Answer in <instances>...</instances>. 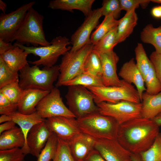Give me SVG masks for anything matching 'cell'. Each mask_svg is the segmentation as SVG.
I'll list each match as a JSON object with an SVG mask.
<instances>
[{
	"label": "cell",
	"instance_id": "37",
	"mask_svg": "<svg viewBox=\"0 0 161 161\" xmlns=\"http://www.w3.org/2000/svg\"><path fill=\"white\" fill-rule=\"evenodd\" d=\"M102 16L112 15L116 19L120 16L122 10L119 0H104L102 3Z\"/></svg>",
	"mask_w": 161,
	"mask_h": 161
},
{
	"label": "cell",
	"instance_id": "27",
	"mask_svg": "<svg viewBox=\"0 0 161 161\" xmlns=\"http://www.w3.org/2000/svg\"><path fill=\"white\" fill-rule=\"evenodd\" d=\"M80 85L87 86H104L101 77L87 72L84 71L72 79L65 83L63 86Z\"/></svg>",
	"mask_w": 161,
	"mask_h": 161
},
{
	"label": "cell",
	"instance_id": "20",
	"mask_svg": "<svg viewBox=\"0 0 161 161\" xmlns=\"http://www.w3.org/2000/svg\"><path fill=\"white\" fill-rule=\"evenodd\" d=\"M9 115L11 120L19 126L24 134L25 144L23 147L21 148L23 153L25 155L30 154V150L27 144L28 134L35 125L44 121L46 119L42 118L36 111L28 114H22L16 111Z\"/></svg>",
	"mask_w": 161,
	"mask_h": 161
},
{
	"label": "cell",
	"instance_id": "3",
	"mask_svg": "<svg viewBox=\"0 0 161 161\" xmlns=\"http://www.w3.org/2000/svg\"><path fill=\"white\" fill-rule=\"evenodd\" d=\"M76 119L81 133L95 140L117 139L120 125L112 117L98 111Z\"/></svg>",
	"mask_w": 161,
	"mask_h": 161
},
{
	"label": "cell",
	"instance_id": "6",
	"mask_svg": "<svg viewBox=\"0 0 161 161\" xmlns=\"http://www.w3.org/2000/svg\"><path fill=\"white\" fill-rule=\"evenodd\" d=\"M93 46L90 43L77 50H70L63 55L59 65L60 73L55 85L56 87L63 86L66 82L84 72L86 61Z\"/></svg>",
	"mask_w": 161,
	"mask_h": 161
},
{
	"label": "cell",
	"instance_id": "24",
	"mask_svg": "<svg viewBox=\"0 0 161 161\" xmlns=\"http://www.w3.org/2000/svg\"><path fill=\"white\" fill-rule=\"evenodd\" d=\"M25 144L24 134L20 128L16 126L0 135V150L22 148Z\"/></svg>",
	"mask_w": 161,
	"mask_h": 161
},
{
	"label": "cell",
	"instance_id": "52",
	"mask_svg": "<svg viewBox=\"0 0 161 161\" xmlns=\"http://www.w3.org/2000/svg\"><path fill=\"white\" fill-rule=\"evenodd\" d=\"M23 161H25V160H24Z\"/></svg>",
	"mask_w": 161,
	"mask_h": 161
},
{
	"label": "cell",
	"instance_id": "28",
	"mask_svg": "<svg viewBox=\"0 0 161 161\" xmlns=\"http://www.w3.org/2000/svg\"><path fill=\"white\" fill-rule=\"evenodd\" d=\"M119 20H117L112 15L106 16L102 22L91 35L90 42L93 45L110 31L117 27Z\"/></svg>",
	"mask_w": 161,
	"mask_h": 161
},
{
	"label": "cell",
	"instance_id": "42",
	"mask_svg": "<svg viewBox=\"0 0 161 161\" xmlns=\"http://www.w3.org/2000/svg\"><path fill=\"white\" fill-rule=\"evenodd\" d=\"M149 58L157 76L161 83V54L154 51L150 55Z\"/></svg>",
	"mask_w": 161,
	"mask_h": 161
},
{
	"label": "cell",
	"instance_id": "10",
	"mask_svg": "<svg viewBox=\"0 0 161 161\" xmlns=\"http://www.w3.org/2000/svg\"><path fill=\"white\" fill-rule=\"evenodd\" d=\"M36 112L44 119L58 116L76 118L64 104L56 87L40 101L36 107Z\"/></svg>",
	"mask_w": 161,
	"mask_h": 161
},
{
	"label": "cell",
	"instance_id": "38",
	"mask_svg": "<svg viewBox=\"0 0 161 161\" xmlns=\"http://www.w3.org/2000/svg\"><path fill=\"white\" fill-rule=\"evenodd\" d=\"M52 161H75L67 143L58 138L57 151Z\"/></svg>",
	"mask_w": 161,
	"mask_h": 161
},
{
	"label": "cell",
	"instance_id": "33",
	"mask_svg": "<svg viewBox=\"0 0 161 161\" xmlns=\"http://www.w3.org/2000/svg\"><path fill=\"white\" fill-rule=\"evenodd\" d=\"M84 71L101 77L102 65L100 55L93 49L86 61Z\"/></svg>",
	"mask_w": 161,
	"mask_h": 161
},
{
	"label": "cell",
	"instance_id": "21",
	"mask_svg": "<svg viewBox=\"0 0 161 161\" xmlns=\"http://www.w3.org/2000/svg\"><path fill=\"white\" fill-rule=\"evenodd\" d=\"M94 0H53L50 1L48 7L53 10H61L72 12L74 10L81 11L86 17L92 12Z\"/></svg>",
	"mask_w": 161,
	"mask_h": 161
},
{
	"label": "cell",
	"instance_id": "19",
	"mask_svg": "<svg viewBox=\"0 0 161 161\" xmlns=\"http://www.w3.org/2000/svg\"><path fill=\"white\" fill-rule=\"evenodd\" d=\"M95 143V139L81 133L68 143L75 161H81L94 149Z\"/></svg>",
	"mask_w": 161,
	"mask_h": 161
},
{
	"label": "cell",
	"instance_id": "50",
	"mask_svg": "<svg viewBox=\"0 0 161 161\" xmlns=\"http://www.w3.org/2000/svg\"><path fill=\"white\" fill-rule=\"evenodd\" d=\"M132 161H143L139 154H131Z\"/></svg>",
	"mask_w": 161,
	"mask_h": 161
},
{
	"label": "cell",
	"instance_id": "23",
	"mask_svg": "<svg viewBox=\"0 0 161 161\" xmlns=\"http://www.w3.org/2000/svg\"><path fill=\"white\" fill-rule=\"evenodd\" d=\"M141 102L142 117L151 119L161 112V92L156 95L144 92Z\"/></svg>",
	"mask_w": 161,
	"mask_h": 161
},
{
	"label": "cell",
	"instance_id": "51",
	"mask_svg": "<svg viewBox=\"0 0 161 161\" xmlns=\"http://www.w3.org/2000/svg\"><path fill=\"white\" fill-rule=\"evenodd\" d=\"M151 1L158 4H161V0H151Z\"/></svg>",
	"mask_w": 161,
	"mask_h": 161
},
{
	"label": "cell",
	"instance_id": "29",
	"mask_svg": "<svg viewBox=\"0 0 161 161\" xmlns=\"http://www.w3.org/2000/svg\"><path fill=\"white\" fill-rule=\"evenodd\" d=\"M117 31V27L107 33L94 45L93 50L99 54L113 51L114 47L118 44Z\"/></svg>",
	"mask_w": 161,
	"mask_h": 161
},
{
	"label": "cell",
	"instance_id": "40",
	"mask_svg": "<svg viewBox=\"0 0 161 161\" xmlns=\"http://www.w3.org/2000/svg\"><path fill=\"white\" fill-rule=\"evenodd\" d=\"M18 105L9 100L2 94L0 93V114L9 115L17 111Z\"/></svg>",
	"mask_w": 161,
	"mask_h": 161
},
{
	"label": "cell",
	"instance_id": "13",
	"mask_svg": "<svg viewBox=\"0 0 161 161\" xmlns=\"http://www.w3.org/2000/svg\"><path fill=\"white\" fill-rule=\"evenodd\" d=\"M102 16L101 9L100 8L92 10L86 17L83 23L71 36V43L72 47L70 51L77 50L85 45L91 43V33L97 27Z\"/></svg>",
	"mask_w": 161,
	"mask_h": 161
},
{
	"label": "cell",
	"instance_id": "17",
	"mask_svg": "<svg viewBox=\"0 0 161 161\" xmlns=\"http://www.w3.org/2000/svg\"><path fill=\"white\" fill-rule=\"evenodd\" d=\"M118 75L126 82L135 85L142 101V95L146 89L144 79L136 66L134 58H131L123 64Z\"/></svg>",
	"mask_w": 161,
	"mask_h": 161
},
{
	"label": "cell",
	"instance_id": "46",
	"mask_svg": "<svg viewBox=\"0 0 161 161\" xmlns=\"http://www.w3.org/2000/svg\"><path fill=\"white\" fill-rule=\"evenodd\" d=\"M152 16L158 18H161V5L154 7L151 11Z\"/></svg>",
	"mask_w": 161,
	"mask_h": 161
},
{
	"label": "cell",
	"instance_id": "18",
	"mask_svg": "<svg viewBox=\"0 0 161 161\" xmlns=\"http://www.w3.org/2000/svg\"><path fill=\"white\" fill-rule=\"evenodd\" d=\"M50 92L33 89L23 90L18 104V111L25 114L36 112L39 103Z\"/></svg>",
	"mask_w": 161,
	"mask_h": 161
},
{
	"label": "cell",
	"instance_id": "31",
	"mask_svg": "<svg viewBox=\"0 0 161 161\" xmlns=\"http://www.w3.org/2000/svg\"><path fill=\"white\" fill-rule=\"evenodd\" d=\"M58 138L53 133L50 137L41 152L37 161H51L56 153Z\"/></svg>",
	"mask_w": 161,
	"mask_h": 161
},
{
	"label": "cell",
	"instance_id": "4",
	"mask_svg": "<svg viewBox=\"0 0 161 161\" xmlns=\"http://www.w3.org/2000/svg\"><path fill=\"white\" fill-rule=\"evenodd\" d=\"M19 72V83L23 90L33 89L49 91L54 88L53 83L60 73L58 65L44 67L40 69L38 66H30L29 64Z\"/></svg>",
	"mask_w": 161,
	"mask_h": 161
},
{
	"label": "cell",
	"instance_id": "5",
	"mask_svg": "<svg viewBox=\"0 0 161 161\" xmlns=\"http://www.w3.org/2000/svg\"><path fill=\"white\" fill-rule=\"evenodd\" d=\"M48 46L37 47H27L16 42L14 44L23 49L29 54L38 56L40 58L30 61V64L39 66L51 67L54 66L59 58L70 50L71 47H67L70 43L69 39L65 36H59L54 38Z\"/></svg>",
	"mask_w": 161,
	"mask_h": 161
},
{
	"label": "cell",
	"instance_id": "8",
	"mask_svg": "<svg viewBox=\"0 0 161 161\" xmlns=\"http://www.w3.org/2000/svg\"><path fill=\"white\" fill-rule=\"evenodd\" d=\"M65 95L68 109L76 119L98 111L93 93L85 86H68Z\"/></svg>",
	"mask_w": 161,
	"mask_h": 161
},
{
	"label": "cell",
	"instance_id": "45",
	"mask_svg": "<svg viewBox=\"0 0 161 161\" xmlns=\"http://www.w3.org/2000/svg\"><path fill=\"white\" fill-rule=\"evenodd\" d=\"M16 124L12 120L1 123L0 125V134L4 131L12 129L16 126Z\"/></svg>",
	"mask_w": 161,
	"mask_h": 161
},
{
	"label": "cell",
	"instance_id": "47",
	"mask_svg": "<svg viewBox=\"0 0 161 161\" xmlns=\"http://www.w3.org/2000/svg\"><path fill=\"white\" fill-rule=\"evenodd\" d=\"M11 120H12L9 115L2 114L0 117V123L1 124Z\"/></svg>",
	"mask_w": 161,
	"mask_h": 161
},
{
	"label": "cell",
	"instance_id": "11",
	"mask_svg": "<svg viewBox=\"0 0 161 161\" xmlns=\"http://www.w3.org/2000/svg\"><path fill=\"white\" fill-rule=\"evenodd\" d=\"M35 3V1H31L23 4L10 13L1 14L0 39L6 42H11L22 25L28 11Z\"/></svg>",
	"mask_w": 161,
	"mask_h": 161
},
{
	"label": "cell",
	"instance_id": "32",
	"mask_svg": "<svg viewBox=\"0 0 161 161\" xmlns=\"http://www.w3.org/2000/svg\"><path fill=\"white\" fill-rule=\"evenodd\" d=\"M139 154L143 161H161V133H159L152 145Z\"/></svg>",
	"mask_w": 161,
	"mask_h": 161
},
{
	"label": "cell",
	"instance_id": "7",
	"mask_svg": "<svg viewBox=\"0 0 161 161\" xmlns=\"http://www.w3.org/2000/svg\"><path fill=\"white\" fill-rule=\"evenodd\" d=\"M123 85L120 86L86 87L94 96L96 104L105 102L116 103L125 101L139 103L141 100L137 90L132 84L122 79Z\"/></svg>",
	"mask_w": 161,
	"mask_h": 161
},
{
	"label": "cell",
	"instance_id": "15",
	"mask_svg": "<svg viewBox=\"0 0 161 161\" xmlns=\"http://www.w3.org/2000/svg\"><path fill=\"white\" fill-rule=\"evenodd\" d=\"M52 133L45 120L35 125L29 131L27 139L30 154L38 158Z\"/></svg>",
	"mask_w": 161,
	"mask_h": 161
},
{
	"label": "cell",
	"instance_id": "49",
	"mask_svg": "<svg viewBox=\"0 0 161 161\" xmlns=\"http://www.w3.org/2000/svg\"><path fill=\"white\" fill-rule=\"evenodd\" d=\"M6 4L1 0H0V9L3 13H5V12L7 8Z\"/></svg>",
	"mask_w": 161,
	"mask_h": 161
},
{
	"label": "cell",
	"instance_id": "25",
	"mask_svg": "<svg viewBox=\"0 0 161 161\" xmlns=\"http://www.w3.org/2000/svg\"><path fill=\"white\" fill-rule=\"evenodd\" d=\"M138 20L135 9L126 12L119 20L117 26V41L118 44L124 41L132 32Z\"/></svg>",
	"mask_w": 161,
	"mask_h": 161
},
{
	"label": "cell",
	"instance_id": "41",
	"mask_svg": "<svg viewBox=\"0 0 161 161\" xmlns=\"http://www.w3.org/2000/svg\"><path fill=\"white\" fill-rule=\"evenodd\" d=\"M122 10L126 12L138 8L140 5L145 7L151 1L150 0H119Z\"/></svg>",
	"mask_w": 161,
	"mask_h": 161
},
{
	"label": "cell",
	"instance_id": "35",
	"mask_svg": "<svg viewBox=\"0 0 161 161\" xmlns=\"http://www.w3.org/2000/svg\"><path fill=\"white\" fill-rule=\"evenodd\" d=\"M144 80L146 92L151 95H156L161 92V83L157 76L152 64Z\"/></svg>",
	"mask_w": 161,
	"mask_h": 161
},
{
	"label": "cell",
	"instance_id": "22",
	"mask_svg": "<svg viewBox=\"0 0 161 161\" xmlns=\"http://www.w3.org/2000/svg\"><path fill=\"white\" fill-rule=\"evenodd\" d=\"M15 44L13 48L0 55V57L12 71L18 72L28 64L27 58L29 54Z\"/></svg>",
	"mask_w": 161,
	"mask_h": 161
},
{
	"label": "cell",
	"instance_id": "48",
	"mask_svg": "<svg viewBox=\"0 0 161 161\" xmlns=\"http://www.w3.org/2000/svg\"><path fill=\"white\" fill-rule=\"evenodd\" d=\"M151 119L159 127L161 126V112Z\"/></svg>",
	"mask_w": 161,
	"mask_h": 161
},
{
	"label": "cell",
	"instance_id": "39",
	"mask_svg": "<svg viewBox=\"0 0 161 161\" xmlns=\"http://www.w3.org/2000/svg\"><path fill=\"white\" fill-rule=\"evenodd\" d=\"M25 156L21 148L0 150V161H23Z\"/></svg>",
	"mask_w": 161,
	"mask_h": 161
},
{
	"label": "cell",
	"instance_id": "1",
	"mask_svg": "<svg viewBox=\"0 0 161 161\" xmlns=\"http://www.w3.org/2000/svg\"><path fill=\"white\" fill-rule=\"evenodd\" d=\"M159 126L151 119L134 118L119 125L117 140L132 154L148 149L159 133Z\"/></svg>",
	"mask_w": 161,
	"mask_h": 161
},
{
	"label": "cell",
	"instance_id": "44",
	"mask_svg": "<svg viewBox=\"0 0 161 161\" xmlns=\"http://www.w3.org/2000/svg\"><path fill=\"white\" fill-rule=\"evenodd\" d=\"M15 46V44H13L12 42H6L0 39V55L13 49Z\"/></svg>",
	"mask_w": 161,
	"mask_h": 161
},
{
	"label": "cell",
	"instance_id": "26",
	"mask_svg": "<svg viewBox=\"0 0 161 161\" xmlns=\"http://www.w3.org/2000/svg\"><path fill=\"white\" fill-rule=\"evenodd\" d=\"M140 38L143 43L152 45L155 51L161 54V25L155 27L151 24L147 25L140 32Z\"/></svg>",
	"mask_w": 161,
	"mask_h": 161
},
{
	"label": "cell",
	"instance_id": "16",
	"mask_svg": "<svg viewBox=\"0 0 161 161\" xmlns=\"http://www.w3.org/2000/svg\"><path fill=\"white\" fill-rule=\"evenodd\" d=\"M102 65L101 78L105 86H120L123 85L117 74V64L119 58L113 51L99 54Z\"/></svg>",
	"mask_w": 161,
	"mask_h": 161
},
{
	"label": "cell",
	"instance_id": "34",
	"mask_svg": "<svg viewBox=\"0 0 161 161\" xmlns=\"http://www.w3.org/2000/svg\"><path fill=\"white\" fill-rule=\"evenodd\" d=\"M19 74L12 71L0 57V89L16 82H19Z\"/></svg>",
	"mask_w": 161,
	"mask_h": 161
},
{
	"label": "cell",
	"instance_id": "14",
	"mask_svg": "<svg viewBox=\"0 0 161 161\" xmlns=\"http://www.w3.org/2000/svg\"><path fill=\"white\" fill-rule=\"evenodd\" d=\"M94 149L106 161H132V153L117 139L95 140Z\"/></svg>",
	"mask_w": 161,
	"mask_h": 161
},
{
	"label": "cell",
	"instance_id": "30",
	"mask_svg": "<svg viewBox=\"0 0 161 161\" xmlns=\"http://www.w3.org/2000/svg\"><path fill=\"white\" fill-rule=\"evenodd\" d=\"M134 51L136 66L144 80L152 63L141 43L137 44Z\"/></svg>",
	"mask_w": 161,
	"mask_h": 161
},
{
	"label": "cell",
	"instance_id": "9",
	"mask_svg": "<svg viewBox=\"0 0 161 161\" xmlns=\"http://www.w3.org/2000/svg\"><path fill=\"white\" fill-rule=\"evenodd\" d=\"M96 104L100 113L113 117L120 125L131 120L142 117L141 103L123 101L116 103L103 102Z\"/></svg>",
	"mask_w": 161,
	"mask_h": 161
},
{
	"label": "cell",
	"instance_id": "2",
	"mask_svg": "<svg viewBox=\"0 0 161 161\" xmlns=\"http://www.w3.org/2000/svg\"><path fill=\"white\" fill-rule=\"evenodd\" d=\"M44 19L42 15L31 7L10 42L15 41L27 47L30 44L35 47L50 45L51 42L47 40L43 29Z\"/></svg>",
	"mask_w": 161,
	"mask_h": 161
},
{
	"label": "cell",
	"instance_id": "43",
	"mask_svg": "<svg viewBox=\"0 0 161 161\" xmlns=\"http://www.w3.org/2000/svg\"><path fill=\"white\" fill-rule=\"evenodd\" d=\"M81 161H106L99 152L95 149Z\"/></svg>",
	"mask_w": 161,
	"mask_h": 161
},
{
	"label": "cell",
	"instance_id": "36",
	"mask_svg": "<svg viewBox=\"0 0 161 161\" xmlns=\"http://www.w3.org/2000/svg\"><path fill=\"white\" fill-rule=\"evenodd\" d=\"M23 91L19 82L10 83L0 89V93L12 103L17 105Z\"/></svg>",
	"mask_w": 161,
	"mask_h": 161
},
{
	"label": "cell",
	"instance_id": "12",
	"mask_svg": "<svg viewBox=\"0 0 161 161\" xmlns=\"http://www.w3.org/2000/svg\"><path fill=\"white\" fill-rule=\"evenodd\" d=\"M45 122L58 138L67 143L81 133L75 117L58 116L46 119Z\"/></svg>",
	"mask_w": 161,
	"mask_h": 161
}]
</instances>
